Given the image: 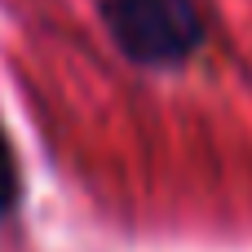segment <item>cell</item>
<instances>
[{
  "mask_svg": "<svg viewBox=\"0 0 252 252\" xmlns=\"http://www.w3.org/2000/svg\"><path fill=\"white\" fill-rule=\"evenodd\" d=\"M102 22L137 66H182L204 44V13L195 0H106Z\"/></svg>",
  "mask_w": 252,
  "mask_h": 252,
  "instance_id": "1",
  "label": "cell"
},
{
  "mask_svg": "<svg viewBox=\"0 0 252 252\" xmlns=\"http://www.w3.org/2000/svg\"><path fill=\"white\" fill-rule=\"evenodd\" d=\"M13 195H18V182H13V159H9V146H4V137H0V213L13 204Z\"/></svg>",
  "mask_w": 252,
  "mask_h": 252,
  "instance_id": "2",
  "label": "cell"
}]
</instances>
